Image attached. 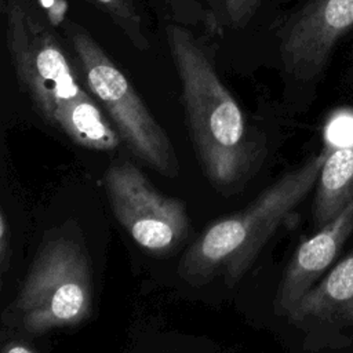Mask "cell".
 Masks as SVG:
<instances>
[{
	"label": "cell",
	"mask_w": 353,
	"mask_h": 353,
	"mask_svg": "<svg viewBox=\"0 0 353 353\" xmlns=\"http://www.w3.org/2000/svg\"><path fill=\"white\" fill-rule=\"evenodd\" d=\"M6 46L17 80L39 114L74 143L113 150L117 130L69 61L58 36L33 0H3Z\"/></svg>",
	"instance_id": "obj_1"
},
{
	"label": "cell",
	"mask_w": 353,
	"mask_h": 353,
	"mask_svg": "<svg viewBox=\"0 0 353 353\" xmlns=\"http://www.w3.org/2000/svg\"><path fill=\"white\" fill-rule=\"evenodd\" d=\"M165 33L200 164L214 186L232 189L245 181L258 160V146L244 113L219 77L212 57L192 32L170 23Z\"/></svg>",
	"instance_id": "obj_2"
},
{
	"label": "cell",
	"mask_w": 353,
	"mask_h": 353,
	"mask_svg": "<svg viewBox=\"0 0 353 353\" xmlns=\"http://www.w3.org/2000/svg\"><path fill=\"white\" fill-rule=\"evenodd\" d=\"M330 150L331 146H325L266 188L244 210L207 228L182 256L178 268L181 277L193 284L216 276H222L229 284L236 283L281 221L317 183Z\"/></svg>",
	"instance_id": "obj_3"
},
{
	"label": "cell",
	"mask_w": 353,
	"mask_h": 353,
	"mask_svg": "<svg viewBox=\"0 0 353 353\" xmlns=\"http://www.w3.org/2000/svg\"><path fill=\"white\" fill-rule=\"evenodd\" d=\"M63 29L84 85L110 116L120 138L156 171L175 176L172 145L127 76L83 26L68 19Z\"/></svg>",
	"instance_id": "obj_4"
},
{
	"label": "cell",
	"mask_w": 353,
	"mask_h": 353,
	"mask_svg": "<svg viewBox=\"0 0 353 353\" xmlns=\"http://www.w3.org/2000/svg\"><path fill=\"white\" fill-rule=\"evenodd\" d=\"M91 312L92 277L85 250L70 237H48L14 301L21 327L43 334L77 325Z\"/></svg>",
	"instance_id": "obj_5"
},
{
	"label": "cell",
	"mask_w": 353,
	"mask_h": 353,
	"mask_svg": "<svg viewBox=\"0 0 353 353\" xmlns=\"http://www.w3.org/2000/svg\"><path fill=\"white\" fill-rule=\"evenodd\" d=\"M103 185L114 216L139 247L163 255L183 241L190 228L185 204L156 190L134 164L109 167Z\"/></svg>",
	"instance_id": "obj_6"
},
{
	"label": "cell",
	"mask_w": 353,
	"mask_h": 353,
	"mask_svg": "<svg viewBox=\"0 0 353 353\" xmlns=\"http://www.w3.org/2000/svg\"><path fill=\"white\" fill-rule=\"evenodd\" d=\"M352 28L353 0H307L279 32L280 58L287 76L295 81H316Z\"/></svg>",
	"instance_id": "obj_7"
},
{
	"label": "cell",
	"mask_w": 353,
	"mask_h": 353,
	"mask_svg": "<svg viewBox=\"0 0 353 353\" xmlns=\"http://www.w3.org/2000/svg\"><path fill=\"white\" fill-rule=\"evenodd\" d=\"M353 233V200L295 251L281 279L274 310L288 316L298 301L314 285Z\"/></svg>",
	"instance_id": "obj_8"
},
{
	"label": "cell",
	"mask_w": 353,
	"mask_h": 353,
	"mask_svg": "<svg viewBox=\"0 0 353 353\" xmlns=\"http://www.w3.org/2000/svg\"><path fill=\"white\" fill-rule=\"evenodd\" d=\"M288 317L296 324H353V251L298 301Z\"/></svg>",
	"instance_id": "obj_9"
},
{
	"label": "cell",
	"mask_w": 353,
	"mask_h": 353,
	"mask_svg": "<svg viewBox=\"0 0 353 353\" xmlns=\"http://www.w3.org/2000/svg\"><path fill=\"white\" fill-rule=\"evenodd\" d=\"M353 200V142L331 149L319 175L313 221L319 229Z\"/></svg>",
	"instance_id": "obj_10"
},
{
	"label": "cell",
	"mask_w": 353,
	"mask_h": 353,
	"mask_svg": "<svg viewBox=\"0 0 353 353\" xmlns=\"http://www.w3.org/2000/svg\"><path fill=\"white\" fill-rule=\"evenodd\" d=\"M105 12L125 37L141 51L149 48L142 18L132 0H83Z\"/></svg>",
	"instance_id": "obj_11"
},
{
	"label": "cell",
	"mask_w": 353,
	"mask_h": 353,
	"mask_svg": "<svg viewBox=\"0 0 353 353\" xmlns=\"http://www.w3.org/2000/svg\"><path fill=\"white\" fill-rule=\"evenodd\" d=\"M262 0H222L226 23L233 28L245 26L256 12Z\"/></svg>",
	"instance_id": "obj_12"
},
{
	"label": "cell",
	"mask_w": 353,
	"mask_h": 353,
	"mask_svg": "<svg viewBox=\"0 0 353 353\" xmlns=\"http://www.w3.org/2000/svg\"><path fill=\"white\" fill-rule=\"evenodd\" d=\"M8 223H7V218L4 211H1L0 214V263H1V273H4L7 270V265H8V247H10V241H8Z\"/></svg>",
	"instance_id": "obj_13"
},
{
	"label": "cell",
	"mask_w": 353,
	"mask_h": 353,
	"mask_svg": "<svg viewBox=\"0 0 353 353\" xmlns=\"http://www.w3.org/2000/svg\"><path fill=\"white\" fill-rule=\"evenodd\" d=\"M1 353H36L29 345L18 341H10L4 345Z\"/></svg>",
	"instance_id": "obj_14"
},
{
	"label": "cell",
	"mask_w": 353,
	"mask_h": 353,
	"mask_svg": "<svg viewBox=\"0 0 353 353\" xmlns=\"http://www.w3.org/2000/svg\"><path fill=\"white\" fill-rule=\"evenodd\" d=\"M182 1H188V0H171V3H172V6H174V8H176Z\"/></svg>",
	"instance_id": "obj_15"
}]
</instances>
